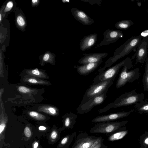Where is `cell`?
Instances as JSON below:
<instances>
[{
	"label": "cell",
	"instance_id": "obj_1",
	"mask_svg": "<svg viewBox=\"0 0 148 148\" xmlns=\"http://www.w3.org/2000/svg\"><path fill=\"white\" fill-rule=\"evenodd\" d=\"M142 39V37L140 35L137 36H132L129 38L115 50L114 52L113 55L110 57L106 61L103 66L98 70V73H101L118 60L128 54L137 48Z\"/></svg>",
	"mask_w": 148,
	"mask_h": 148
},
{
	"label": "cell",
	"instance_id": "obj_2",
	"mask_svg": "<svg viewBox=\"0 0 148 148\" xmlns=\"http://www.w3.org/2000/svg\"><path fill=\"white\" fill-rule=\"evenodd\" d=\"M144 97L145 95L143 93H137L136 92V89H135L121 95L114 101L99 109L98 112L99 113H101L107 112L112 108L135 104L144 100Z\"/></svg>",
	"mask_w": 148,
	"mask_h": 148
},
{
	"label": "cell",
	"instance_id": "obj_3",
	"mask_svg": "<svg viewBox=\"0 0 148 148\" xmlns=\"http://www.w3.org/2000/svg\"><path fill=\"white\" fill-rule=\"evenodd\" d=\"M131 63L123 66L116 81V87L118 89L125 86L127 83H132L140 77L139 69L137 68L129 71L133 66Z\"/></svg>",
	"mask_w": 148,
	"mask_h": 148
},
{
	"label": "cell",
	"instance_id": "obj_4",
	"mask_svg": "<svg viewBox=\"0 0 148 148\" xmlns=\"http://www.w3.org/2000/svg\"><path fill=\"white\" fill-rule=\"evenodd\" d=\"M131 63L132 62L130 57H127L122 61L99 74L93 80L92 84L111 79H115L121 68Z\"/></svg>",
	"mask_w": 148,
	"mask_h": 148
},
{
	"label": "cell",
	"instance_id": "obj_5",
	"mask_svg": "<svg viewBox=\"0 0 148 148\" xmlns=\"http://www.w3.org/2000/svg\"><path fill=\"white\" fill-rule=\"evenodd\" d=\"M114 80L111 79L91 85L85 93L80 104H84L92 98L108 91L109 88L113 84Z\"/></svg>",
	"mask_w": 148,
	"mask_h": 148
},
{
	"label": "cell",
	"instance_id": "obj_6",
	"mask_svg": "<svg viewBox=\"0 0 148 148\" xmlns=\"http://www.w3.org/2000/svg\"><path fill=\"white\" fill-rule=\"evenodd\" d=\"M127 121H108L97 123L91 129L92 133L108 134L114 132L125 125Z\"/></svg>",
	"mask_w": 148,
	"mask_h": 148
},
{
	"label": "cell",
	"instance_id": "obj_7",
	"mask_svg": "<svg viewBox=\"0 0 148 148\" xmlns=\"http://www.w3.org/2000/svg\"><path fill=\"white\" fill-rule=\"evenodd\" d=\"M107 92H105L92 98L85 103L80 104L77 109V113L81 114L87 113L94 107L102 104L107 97Z\"/></svg>",
	"mask_w": 148,
	"mask_h": 148
},
{
	"label": "cell",
	"instance_id": "obj_8",
	"mask_svg": "<svg viewBox=\"0 0 148 148\" xmlns=\"http://www.w3.org/2000/svg\"><path fill=\"white\" fill-rule=\"evenodd\" d=\"M97 138L86 133H81L76 136L71 148H90Z\"/></svg>",
	"mask_w": 148,
	"mask_h": 148
},
{
	"label": "cell",
	"instance_id": "obj_9",
	"mask_svg": "<svg viewBox=\"0 0 148 148\" xmlns=\"http://www.w3.org/2000/svg\"><path fill=\"white\" fill-rule=\"evenodd\" d=\"M103 34L104 38L97 45V47L113 43L123 36L122 32L117 29H108L103 33Z\"/></svg>",
	"mask_w": 148,
	"mask_h": 148
},
{
	"label": "cell",
	"instance_id": "obj_10",
	"mask_svg": "<svg viewBox=\"0 0 148 148\" xmlns=\"http://www.w3.org/2000/svg\"><path fill=\"white\" fill-rule=\"evenodd\" d=\"M134 111L131 110L127 111H122L97 116L91 120L94 123L112 121L121 118L127 117Z\"/></svg>",
	"mask_w": 148,
	"mask_h": 148
},
{
	"label": "cell",
	"instance_id": "obj_11",
	"mask_svg": "<svg viewBox=\"0 0 148 148\" xmlns=\"http://www.w3.org/2000/svg\"><path fill=\"white\" fill-rule=\"evenodd\" d=\"M143 38L137 48L136 53V62L135 64L138 63L143 64L147 58L148 51V37Z\"/></svg>",
	"mask_w": 148,
	"mask_h": 148
},
{
	"label": "cell",
	"instance_id": "obj_12",
	"mask_svg": "<svg viewBox=\"0 0 148 148\" xmlns=\"http://www.w3.org/2000/svg\"><path fill=\"white\" fill-rule=\"evenodd\" d=\"M84 56L80 59L78 63L81 64L93 63H97L102 61V59L108 55L107 52L83 53Z\"/></svg>",
	"mask_w": 148,
	"mask_h": 148
},
{
	"label": "cell",
	"instance_id": "obj_13",
	"mask_svg": "<svg viewBox=\"0 0 148 148\" xmlns=\"http://www.w3.org/2000/svg\"><path fill=\"white\" fill-rule=\"evenodd\" d=\"M71 12L74 18L85 25H88L94 23V21L84 11L73 8Z\"/></svg>",
	"mask_w": 148,
	"mask_h": 148
},
{
	"label": "cell",
	"instance_id": "obj_14",
	"mask_svg": "<svg viewBox=\"0 0 148 148\" xmlns=\"http://www.w3.org/2000/svg\"><path fill=\"white\" fill-rule=\"evenodd\" d=\"M97 36L98 35L97 33H94L84 37L80 41V50L84 51L90 49L93 47L97 41Z\"/></svg>",
	"mask_w": 148,
	"mask_h": 148
},
{
	"label": "cell",
	"instance_id": "obj_15",
	"mask_svg": "<svg viewBox=\"0 0 148 148\" xmlns=\"http://www.w3.org/2000/svg\"><path fill=\"white\" fill-rule=\"evenodd\" d=\"M102 62L89 63L82 65H75L73 67L76 68L78 73L81 75H88L95 70Z\"/></svg>",
	"mask_w": 148,
	"mask_h": 148
},
{
	"label": "cell",
	"instance_id": "obj_16",
	"mask_svg": "<svg viewBox=\"0 0 148 148\" xmlns=\"http://www.w3.org/2000/svg\"><path fill=\"white\" fill-rule=\"evenodd\" d=\"M77 115L75 114L70 112L67 114L64 119V125L66 128L72 129L76 122Z\"/></svg>",
	"mask_w": 148,
	"mask_h": 148
},
{
	"label": "cell",
	"instance_id": "obj_17",
	"mask_svg": "<svg viewBox=\"0 0 148 148\" xmlns=\"http://www.w3.org/2000/svg\"><path fill=\"white\" fill-rule=\"evenodd\" d=\"M134 107L138 113L148 114V101L142 100L135 104Z\"/></svg>",
	"mask_w": 148,
	"mask_h": 148
},
{
	"label": "cell",
	"instance_id": "obj_18",
	"mask_svg": "<svg viewBox=\"0 0 148 148\" xmlns=\"http://www.w3.org/2000/svg\"><path fill=\"white\" fill-rule=\"evenodd\" d=\"M133 22L129 20H124L119 21L114 24L115 27L119 29L125 30L134 25Z\"/></svg>",
	"mask_w": 148,
	"mask_h": 148
},
{
	"label": "cell",
	"instance_id": "obj_19",
	"mask_svg": "<svg viewBox=\"0 0 148 148\" xmlns=\"http://www.w3.org/2000/svg\"><path fill=\"white\" fill-rule=\"evenodd\" d=\"M144 90L148 92V56L146 60L145 71L142 79Z\"/></svg>",
	"mask_w": 148,
	"mask_h": 148
},
{
	"label": "cell",
	"instance_id": "obj_20",
	"mask_svg": "<svg viewBox=\"0 0 148 148\" xmlns=\"http://www.w3.org/2000/svg\"><path fill=\"white\" fill-rule=\"evenodd\" d=\"M128 131L124 130L115 132L110 136L108 140L110 141H113L122 138L127 133Z\"/></svg>",
	"mask_w": 148,
	"mask_h": 148
},
{
	"label": "cell",
	"instance_id": "obj_21",
	"mask_svg": "<svg viewBox=\"0 0 148 148\" xmlns=\"http://www.w3.org/2000/svg\"><path fill=\"white\" fill-rule=\"evenodd\" d=\"M39 110L52 115H56L58 113V110L56 108L49 106H42Z\"/></svg>",
	"mask_w": 148,
	"mask_h": 148
},
{
	"label": "cell",
	"instance_id": "obj_22",
	"mask_svg": "<svg viewBox=\"0 0 148 148\" xmlns=\"http://www.w3.org/2000/svg\"><path fill=\"white\" fill-rule=\"evenodd\" d=\"M27 73L28 74L35 77L43 78H46L47 77L43 72L37 69L28 70Z\"/></svg>",
	"mask_w": 148,
	"mask_h": 148
},
{
	"label": "cell",
	"instance_id": "obj_23",
	"mask_svg": "<svg viewBox=\"0 0 148 148\" xmlns=\"http://www.w3.org/2000/svg\"><path fill=\"white\" fill-rule=\"evenodd\" d=\"M29 114L31 117L37 120H43L46 119L44 115L35 111H30Z\"/></svg>",
	"mask_w": 148,
	"mask_h": 148
},
{
	"label": "cell",
	"instance_id": "obj_24",
	"mask_svg": "<svg viewBox=\"0 0 148 148\" xmlns=\"http://www.w3.org/2000/svg\"><path fill=\"white\" fill-rule=\"evenodd\" d=\"M25 81L31 84H47V82L40 79H38L34 78H26Z\"/></svg>",
	"mask_w": 148,
	"mask_h": 148
},
{
	"label": "cell",
	"instance_id": "obj_25",
	"mask_svg": "<svg viewBox=\"0 0 148 148\" xmlns=\"http://www.w3.org/2000/svg\"><path fill=\"white\" fill-rule=\"evenodd\" d=\"M7 123V120L6 119L2 117L0 119V140L3 137V132L5 129Z\"/></svg>",
	"mask_w": 148,
	"mask_h": 148
},
{
	"label": "cell",
	"instance_id": "obj_26",
	"mask_svg": "<svg viewBox=\"0 0 148 148\" xmlns=\"http://www.w3.org/2000/svg\"><path fill=\"white\" fill-rule=\"evenodd\" d=\"M80 1L87 2L91 5L97 4L99 7L101 6L103 0H79Z\"/></svg>",
	"mask_w": 148,
	"mask_h": 148
},
{
	"label": "cell",
	"instance_id": "obj_27",
	"mask_svg": "<svg viewBox=\"0 0 148 148\" xmlns=\"http://www.w3.org/2000/svg\"><path fill=\"white\" fill-rule=\"evenodd\" d=\"M19 92L23 93H28L32 92L33 90L27 87L23 86H20L18 88Z\"/></svg>",
	"mask_w": 148,
	"mask_h": 148
},
{
	"label": "cell",
	"instance_id": "obj_28",
	"mask_svg": "<svg viewBox=\"0 0 148 148\" xmlns=\"http://www.w3.org/2000/svg\"><path fill=\"white\" fill-rule=\"evenodd\" d=\"M16 21L18 24L21 27H23L25 25V22L23 18L21 16H18L17 18Z\"/></svg>",
	"mask_w": 148,
	"mask_h": 148
},
{
	"label": "cell",
	"instance_id": "obj_29",
	"mask_svg": "<svg viewBox=\"0 0 148 148\" xmlns=\"http://www.w3.org/2000/svg\"><path fill=\"white\" fill-rule=\"evenodd\" d=\"M58 136L57 132L56 130H53L50 135L51 140L52 141L55 140L58 138Z\"/></svg>",
	"mask_w": 148,
	"mask_h": 148
},
{
	"label": "cell",
	"instance_id": "obj_30",
	"mask_svg": "<svg viewBox=\"0 0 148 148\" xmlns=\"http://www.w3.org/2000/svg\"><path fill=\"white\" fill-rule=\"evenodd\" d=\"M24 133L25 136L27 138H29L31 136V131L30 128L28 127H26L25 128Z\"/></svg>",
	"mask_w": 148,
	"mask_h": 148
},
{
	"label": "cell",
	"instance_id": "obj_31",
	"mask_svg": "<svg viewBox=\"0 0 148 148\" xmlns=\"http://www.w3.org/2000/svg\"><path fill=\"white\" fill-rule=\"evenodd\" d=\"M13 5V4L12 1L8 2L6 4L4 11L6 12L10 11L12 8Z\"/></svg>",
	"mask_w": 148,
	"mask_h": 148
},
{
	"label": "cell",
	"instance_id": "obj_32",
	"mask_svg": "<svg viewBox=\"0 0 148 148\" xmlns=\"http://www.w3.org/2000/svg\"><path fill=\"white\" fill-rule=\"evenodd\" d=\"M102 139L101 137L98 138L92 144L90 148H93L100 143L102 142Z\"/></svg>",
	"mask_w": 148,
	"mask_h": 148
},
{
	"label": "cell",
	"instance_id": "obj_33",
	"mask_svg": "<svg viewBox=\"0 0 148 148\" xmlns=\"http://www.w3.org/2000/svg\"><path fill=\"white\" fill-rule=\"evenodd\" d=\"M140 35L143 37H148V30H146L143 31L141 33Z\"/></svg>",
	"mask_w": 148,
	"mask_h": 148
},
{
	"label": "cell",
	"instance_id": "obj_34",
	"mask_svg": "<svg viewBox=\"0 0 148 148\" xmlns=\"http://www.w3.org/2000/svg\"><path fill=\"white\" fill-rule=\"evenodd\" d=\"M49 58V55L48 53H46L44 55L43 57V60L45 61L48 60Z\"/></svg>",
	"mask_w": 148,
	"mask_h": 148
},
{
	"label": "cell",
	"instance_id": "obj_35",
	"mask_svg": "<svg viewBox=\"0 0 148 148\" xmlns=\"http://www.w3.org/2000/svg\"><path fill=\"white\" fill-rule=\"evenodd\" d=\"M39 130L41 131H43L46 130V127L44 126H40L38 127Z\"/></svg>",
	"mask_w": 148,
	"mask_h": 148
},
{
	"label": "cell",
	"instance_id": "obj_36",
	"mask_svg": "<svg viewBox=\"0 0 148 148\" xmlns=\"http://www.w3.org/2000/svg\"><path fill=\"white\" fill-rule=\"evenodd\" d=\"M38 145V143L37 142H35L33 145V148H37Z\"/></svg>",
	"mask_w": 148,
	"mask_h": 148
},
{
	"label": "cell",
	"instance_id": "obj_37",
	"mask_svg": "<svg viewBox=\"0 0 148 148\" xmlns=\"http://www.w3.org/2000/svg\"><path fill=\"white\" fill-rule=\"evenodd\" d=\"M101 143L102 142L100 143L98 145L96 146L93 148H101Z\"/></svg>",
	"mask_w": 148,
	"mask_h": 148
},
{
	"label": "cell",
	"instance_id": "obj_38",
	"mask_svg": "<svg viewBox=\"0 0 148 148\" xmlns=\"http://www.w3.org/2000/svg\"><path fill=\"white\" fill-rule=\"evenodd\" d=\"M62 1L63 3H69L70 2V1L69 0H62Z\"/></svg>",
	"mask_w": 148,
	"mask_h": 148
},
{
	"label": "cell",
	"instance_id": "obj_39",
	"mask_svg": "<svg viewBox=\"0 0 148 148\" xmlns=\"http://www.w3.org/2000/svg\"><path fill=\"white\" fill-rule=\"evenodd\" d=\"M38 0H33L32 1V3L34 4H36V3H37V2H38Z\"/></svg>",
	"mask_w": 148,
	"mask_h": 148
},
{
	"label": "cell",
	"instance_id": "obj_40",
	"mask_svg": "<svg viewBox=\"0 0 148 148\" xmlns=\"http://www.w3.org/2000/svg\"><path fill=\"white\" fill-rule=\"evenodd\" d=\"M137 5L138 6H140L141 5V3H140V2H138L137 3Z\"/></svg>",
	"mask_w": 148,
	"mask_h": 148
},
{
	"label": "cell",
	"instance_id": "obj_41",
	"mask_svg": "<svg viewBox=\"0 0 148 148\" xmlns=\"http://www.w3.org/2000/svg\"><path fill=\"white\" fill-rule=\"evenodd\" d=\"M1 14H0V21H1Z\"/></svg>",
	"mask_w": 148,
	"mask_h": 148
}]
</instances>
